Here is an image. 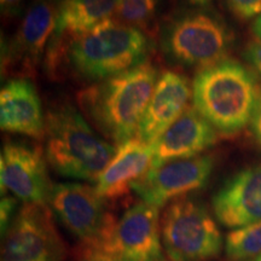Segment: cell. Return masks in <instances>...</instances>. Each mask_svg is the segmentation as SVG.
Here are the masks:
<instances>
[{"label": "cell", "mask_w": 261, "mask_h": 261, "mask_svg": "<svg viewBox=\"0 0 261 261\" xmlns=\"http://www.w3.org/2000/svg\"><path fill=\"white\" fill-rule=\"evenodd\" d=\"M160 226L163 252L169 261H207L221 252L219 227L207 207L190 196L172 201Z\"/></svg>", "instance_id": "8992f818"}, {"label": "cell", "mask_w": 261, "mask_h": 261, "mask_svg": "<svg viewBox=\"0 0 261 261\" xmlns=\"http://www.w3.org/2000/svg\"><path fill=\"white\" fill-rule=\"evenodd\" d=\"M65 255L48 204L22 205L3 234L2 261H64Z\"/></svg>", "instance_id": "9c48e42d"}, {"label": "cell", "mask_w": 261, "mask_h": 261, "mask_svg": "<svg viewBox=\"0 0 261 261\" xmlns=\"http://www.w3.org/2000/svg\"><path fill=\"white\" fill-rule=\"evenodd\" d=\"M47 204L79 244L106 249L117 220L96 188L77 182L52 184Z\"/></svg>", "instance_id": "52a82bcc"}, {"label": "cell", "mask_w": 261, "mask_h": 261, "mask_svg": "<svg viewBox=\"0 0 261 261\" xmlns=\"http://www.w3.org/2000/svg\"><path fill=\"white\" fill-rule=\"evenodd\" d=\"M188 3H190L191 5H196V6H204L207 4H210L211 2L213 0H187Z\"/></svg>", "instance_id": "83f0119b"}, {"label": "cell", "mask_w": 261, "mask_h": 261, "mask_svg": "<svg viewBox=\"0 0 261 261\" xmlns=\"http://www.w3.org/2000/svg\"><path fill=\"white\" fill-rule=\"evenodd\" d=\"M71 261H120L113 254L107 252L103 248L81 246L79 244L74 250Z\"/></svg>", "instance_id": "7402d4cb"}, {"label": "cell", "mask_w": 261, "mask_h": 261, "mask_svg": "<svg viewBox=\"0 0 261 261\" xmlns=\"http://www.w3.org/2000/svg\"><path fill=\"white\" fill-rule=\"evenodd\" d=\"M212 207L226 227L240 228L261 221V163L231 175L214 194Z\"/></svg>", "instance_id": "5bb4252c"}, {"label": "cell", "mask_w": 261, "mask_h": 261, "mask_svg": "<svg viewBox=\"0 0 261 261\" xmlns=\"http://www.w3.org/2000/svg\"><path fill=\"white\" fill-rule=\"evenodd\" d=\"M217 139L218 135L214 127L195 109L194 106L188 107L152 144V166L173 160L200 156L201 152L214 145Z\"/></svg>", "instance_id": "2e32d148"}, {"label": "cell", "mask_w": 261, "mask_h": 261, "mask_svg": "<svg viewBox=\"0 0 261 261\" xmlns=\"http://www.w3.org/2000/svg\"><path fill=\"white\" fill-rule=\"evenodd\" d=\"M225 250L231 261H250L261 255V221L226 234Z\"/></svg>", "instance_id": "d6986e66"}, {"label": "cell", "mask_w": 261, "mask_h": 261, "mask_svg": "<svg viewBox=\"0 0 261 261\" xmlns=\"http://www.w3.org/2000/svg\"><path fill=\"white\" fill-rule=\"evenodd\" d=\"M159 76L154 65L145 62L81 90L77 103L92 125L119 146L136 137Z\"/></svg>", "instance_id": "6da1fadb"}, {"label": "cell", "mask_w": 261, "mask_h": 261, "mask_svg": "<svg viewBox=\"0 0 261 261\" xmlns=\"http://www.w3.org/2000/svg\"><path fill=\"white\" fill-rule=\"evenodd\" d=\"M41 146L10 140L0 154L2 195L10 191L24 203L47 204L51 182Z\"/></svg>", "instance_id": "8fae6325"}, {"label": "cell", "mask_w": 261, "mask_h": 261, "mask_svg": "<svg viewBox=\"0 0 261 261\" xmlns=\"http://www.w3.org/2000/svg\"><path fill=\"white\" fill-rule=\"evenodd\" d=\"M213 168L214 159L211 155L163 162L152 166L144 177L133 184L132 190L143 202L160 208L204 188Z\"/></svg>", "instance_id": "30bf717a"}, {"label": "cell", "mask_w": 261, "mask_h": 261, "mask_svg": "<svg viewBox=\"0 0 261 261\" xmlns=\"http://www.w3.org/2000/svg\"><path fill=\"white\" fill-rule=\"evenodd\" d=\"M159 207L139 202L117 220L106 247L120 261H165Z\"/></svg>", "instance_id": "7c38bea8"}, {"label": "cell", "mask_w": 261, "mask_h": 261, "mask_svg": "<svg viewBox=\"0 0 261 261\" xmlns=\"http://www.w3.org/2000/svg\"><path fill=\"white\" fill-rule=\"evenodd\" d=\"M154 163V148L132 138L116 146V152L96 181L98 195L106 201H116L132 190Z\"/></svg>", "instance_id": "ac0fdd59"}, {"label": "cell", "mask_w": 261, "mask_h": 261, "mask_svg": "<svg viewBox=\"0 0 261 261\" xmlns=\"http://www.w3.org/2000/svg\"><path fill=\"white\" fill-rule=\"evenodd\" d=\"M46 116L38 91L28 79L6 81L0 91V127L33 139L45 138Z\"/></svg>", "instance_id": "e0dca14e"}, {"label": "cell", "mask_w": 261, "mask_h": 261, "mask_svg": "<svg viewBox=\"0 0 261 261\" xmlns=\"http://www.w3.org/2000/svg\"><path fill=\"white\" fill-rule=\"evenodd\" d=\"M253 32H254V34H255V37L261 41V15L257 16L255 22H254Z\"/></svg>", "instance_id": "4316f807"}, {"label": "cell", "mask_w": 261, "mask_h": 261, "mask_svg": "<svg viewBox=\"0 0 261 261\" xmlns=\"http://www.w3.org/2000/svg\"><path fill=\"white\" fill-rule=\"evenodd\" d=\"M232 35L217 15L189 10L173 17L162 31L165 54L188 68H203L226 60Z\"/></svg>", "instance_id": "5b68a950"}, {"label": "cell", "mask_w": 261, "mask_h": 261, "mask_svg": "<svg viewBox=\"0 0 261 261\" xmlns=\"http://www.w3.org/2000/svg\"><path fill=\"white\" fill-rule=\"evenodd\" d=\"M159 0H117L115 18L145 34L156 29Z\"/></svg>", "instance_id": "ffe728a7"}, {"label": "cell", "mask_w": 261, "mask_h": 261, "mask_svg": "<svg viewBox=\"0 0 261 261\" xmlns=\"http://www.w3.org/2000/svg\"><path fill=\"white\" fill-rule=\"evenodd\" d=\"M228 10L237 18L250 19L261 15V0H225Z\"/></svg>", "instance_id": "44dd1931"}, {"label": "cell", "mask_w": 261, "mask_h": 261, "mask_svg": "<svg viewBox=\"0 0 261 261\" xmlns=\"http://www.w3.org/2000/svg\"><path fill=\"white\" fill-rule=\"evenodd\" d=\"M24 0H0V11L3 18L14 19L21 15Z\"/></svg>", "instance_id": "d4e9b609"}, {"label": "cell", "mask_w": 261, "mask_h": 261, "mask_svg": "<svg viewBox=\"0 0 261 261\" xmlns=\"http://www.w3.org/2000/svg\"><path fill=\"white\" fill-rule=\"evenodd\" d=\"M117 0H58L56 28L45 55V69L56 79L62 74L68 44L116 14Z\"/></svg>", "instance_id": "4fadbf2b"}, {"label": "cell", "mask_w": 261, "mask_h": 261, "mask_svg": "<svg viewBox=\"0 0 261 261\" xmlns=\"http://www.w3.org/2000/svg\"><path fill=\"white\" fill-rule=\"evenodd\" d=\"M250 261H261V255H260V256H257V257H255V259L250 260Z\"/></svg>", "instance_id": "f1b7e54d"}, {"label": "cell", "mask_w": 261, "mask_h": 261, "mask_svg": "<svg viewBox=\"0 0 261 261\" xmlns=\"http://www.w3.org/2000/svg\"><path fill=\"white\" fill-rule=\"evenodd\" d=\"M18 198L15 196L5 195L0 201V226H2V236L4 234L14 221L17 214Z\"/></svg>", "instance_id": "603a6c76"}, {"label": "cell", "mask_w": 261, "mask_h": 261, "mask_svg": "<svg viewBox=\"0 0 261 261\" xmlns=\"http://www.w3.org/2000/svg\"><path fill=\"white\" fill-rule=\"evenodd\" d=\"M259 92L252 71L227 58L200 69L192 81L195 109L225 137L250 122Z\"/></svg>", "instance_id": "277c9868"}, {"label": "cell", "mask_w": 261, "mask_h": 261, "mask_svg": "<svg viewBox=\"0 0 261 261\" xmlns=\"http://www.w3.org/2000/svg\"><path fill=\"white\" fill-rule=\"evenodd\" d=\"M150 50L149 35L114 17L68 44L62 71L98 83L145 63Z\"/></svg>", "instance_id": "7a4b0ae2"}, {"label": "cell", "mask_w": 261, "mask_h": 261, "mask_svg": "<svg viewBox=\"0 0 261 261\" xmlns=\"http://www.w3.org/2000/svg\"><path fill=\"white\" fill-rule=\"evenodd\" d=\"M244 58H246L254 71L261 77V41H254L249 44L244 51Z\"/></svg>", "instance_id": "cb8c5ba5"}, {"label": "cell", "mask_w": 261, "mask_h": 261, "mask_svg": "<svg viewBox=\"0 0 261 261\" xmlns=\"http://www.w3.org/2000/svg\"><path fill=\"white\" fill-rule=\"evenodd\" d=\"M249 123L254 139L261 146V89L259 92V97H257L255 108H254L252 120H250Z\"/></svg>", "instance_id": "484cf974"}, {"label": "cell", "mask_w": 261, "mask_h": 261, "mask_svg": "<svg viewBox=\"0 0 261 261\" xmlns=\"http://www.w3.org/2000/svg\"><path fill=\"white\" fill-rule=\"evenodd\" d=\"M58 0H33L12 39H2V76H34L56 28Z\"/></svg>", "instance_id": "ba28073f"}, {"label": "cell", "mask_w": 261, "mask_h": 261, "mask_svg": "<svg viewBox=\"0 0 261 261\" xmlns=\"http://www.w3.org/2000/svg\"><path fill=\"white\" fill-rule=\"evenodd\" d=\"M192 85L175 70L160 74L135 138L152 145L189 107Z\"/></svg>", "instance_id": "9a60e30c"}, {"label": "cell", "mask_w": 261, "mask_h": 261, "mask_svg": "<svg viewBox=\"0 0 261 261\" xmlns=\"http://www.w3.org/2000/svg\"><path fill=\"white\" fill-rule=\"evenodd\" d=\"M45 156L61 177L97 181L112 161L116 146L94 132L71 104L61 103L46 114Z\"/></svg>", "instance_id": "3957f363"}]
</instances>
